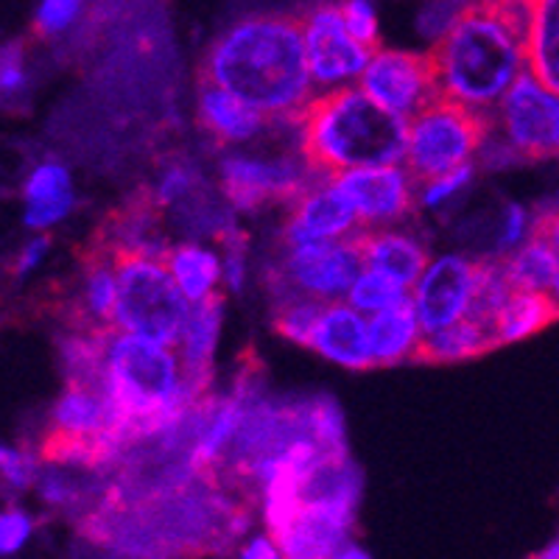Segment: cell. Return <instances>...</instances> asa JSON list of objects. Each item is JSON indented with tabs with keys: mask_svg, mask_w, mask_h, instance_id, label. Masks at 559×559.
Listing matches in <instances>:
<instances>
[{
	"mask_svg": "<svg viewBox=\"0 0 559 559\" xmlns=\"http://www.w3.org/2000/svg\"><path fill=\"white\" fill-rule=\"evenodd\" d=\"M247 526V498L218 478L197 476L143 501L102 503L84 518L82 532L134 559H191L224 551Z\"/></svg>",
	"mask_w": 559,
	"mask_h": 559,
	"instance_id": "1",
	"label": "cell"
},
{
	"mask_svg": "<svg viewBox=\"0 0 559 559\" xmlns=\"http://www.w3.org/2000/svg\"><path fill=\"white\" fill-rule=\"evenodd\" d=\"M216 84L274 121H288L311 98L302 14H249L224 28L199 68Z\"/></svg>",
	"mask_w": 559,
	"mask_h": 559,
	"instance_id": "2",
	"label": "cell"
},
{
	"mask_svg": "<svg viewBox=\"0 0 559 559\" xmlns=\"http://www.w3.org/2000/svg\"><path fill=\"white\" fill-rule=\"evenodd\" d=\"M526 28V0L464 7L428 51L439 93L467 107H496L528 70Z\"/></svg>",
	"mask_w": 559,
	"mask_h": 559,
	"instance_id": "3",
	"label": "cell"
},
{
	"mask_svg": "<svg viewBox=\"0 0 559 559\" xmlns=\"http://www.w3.org/2000/svg\"><path fill=\"white\" fill-rule=\"evenodd\" d=\"M406 123L358 87L308 98L288 118L299 134L302 163L324 179L353 168L394 166L406 157Z\"/></svg>",
	"mask_w": 559,
	"mask_h": 559,
	"instance_id": "4",
	"label": "cell"
},
{
	"mask_svg": "<svg viewBox=\"0 0 559 559\" xmlns=\"http://www.w3.org/2000/svg\"><path fill=\"white\" fill-rule=\"evenodd\" d=\"M102 389L121 417L129 448L168 428L197 403L177 347L118 328L104 338Z\"/></svg>",
	"mask_w": 559,
	"mask_h": 559,
	"instance_id": "5",
	"label": "cell"
},
{
	"mask_svg": "<svg viewBox=\"0 0 559 559\" xmlns=\"http://www.w3.org/2000/svg\"><path fill=\"white\" fill-rule=\"evenodd\" d=\"M115 252L118 274V331L138 333L152 342L177 347L185 322L191 317L188 297L168 266V249L134 247L102 233Z\"/></svg>",
	"mask_w": 559,
	"mask_h": 559,
	"instance_id": "6",
	"label": "cell"
},
{
	"mask_svg": "<svg viewBox=\"0 0 559 559\" xmlns=\"http://www.w3.org/2000/svg\"><path fill=\"white\" fill-rule=\"evenodd\" d=\"M492 123L496 118L489 109L467 107L439 93L423 112L408 118L403 159L412 185L426 188L433 179L471 163L473 154L487 143Z\"/></svg>",
	"mask_w": 559,
	"mask_h": 559,
	"instance_id": "7",
	"label": "cell"
},
{
	"mask_svg": "<svg viewBox=\"0 0 559 559\" xmlns=\"http://www.w3.org/2000/svg\"><path fill=\"white\" fill-rule=\"evenodd\" d=\"M361 272V252L353 238L306 243V247H288L283 263L269 272V288L274 292V299L313 297L331 302L342 294H349Z\"/></svg>",
	"mask_w": 559,
	"mask_h": 559,
	"instance_id": "8",
	"label": "cell"
},
{
	"mask_svg": "<svg viewBox=\"0 0 559 559\" xmlns=\"http://www.w3.org/2000/svg\"><path fill=\"white\" fill-rule=\"evenodd\" d=\"M501 123L507 132V146L526 159L559 157V93L521 73L507 96L501 98Z\"/></svg>",
	"mask_w": 559,
	"mask_h": 559,
	"instance_id": "9",
	"label": "cell"
},
{
	"mask_svg": "<svg viewBox=\"0 0 559 559\" xmlns=\"http://www.w3.org/2000/svg\"><path fill=\"white\" fill-rule=\"evenodd\" d=\"M302 32H306L311 79L324 87L364 73V68L376 53L349 34L342 3H313V7H308L302 12Z\"/></svg>",
	"mask_w": 559,
	"mask_h": 559,
	"instance_id": "10",
	"label": "cell"
},
{
	"mask_svg": "<svg viewBox=\"0 0 559 559\" xmlns=\"http://www.w3.org/2000/svg\"><path fill=\"white\" fill-rule=\"evenodd\" d=\"M361 90L397 112L401 118H414L439 96L433 64L428 53L381 51L378 48L361 73Z\"/></svg>",
	"mask_w": 559,
	"mask_h": 559,
	"instance_id": "11",
	"label": "cell"
},
{
	"mask_svg": "<svg viewBox=\"0 0 559 559\" xmlns=\"http://www.w3.org/2000/svg\"><path fill=\"white\" fill-rule=\"evenodd\" d=\"M306 171L292 159L229 157L222 163V185L238 210H258L272 202H297L308 191Z\"/></svg>",
	"mask_w": 559,
	"mask_h": 559,
	"instance_id": "12",
	"label": "cell"
},
{
	"mask_svg": "<svg viewBox=\"0 0 559 559\" xmlns=\"http://www.w3.org/2000/svg\"><path fill=\"white\" fill-rule=\"evenodd\" d=\"M478 261H467L459 254L439 258L423 272L414 286V308H417L419 331L437 333L448 324L459 322L467 313L476 286Z\"/></svg>",
	"mask_w": 559,
	"mask_h": 559,
	"instance_id": "13",
	"label": "cell"
},
{
	"mask_svg": "<svg viewBox=\"0 0 559 559\" xmlns=\"http://www.w3.org/2000/svg\"><path fill=\"white\" fill-rule=\"evenodd\" d=\"M328 182L353 204L356 218L367 224L397 222L408 216L414 207L412 179L406 171L394 166H372V168H353L331 177Z\"/></svg>",
	"mask_w": 559,
	"mask_h": 559,
	"instance_id": "14",
	"label": "cell"
},
{
	"mask_svg": "<svg viewBox=\"0 0 559 559\" xmlns=\"http://www.w3.org/2000/svg\"><path fill=\"white\" fill-rule=\"evenodd\" d=\"M356 507L338 501H302L274 543L286 559H333L347 540Z\"/></svg>",
	"mask_w": 559,
	"mask_h": 559,
	"instance_id": "15",
	"label": "cell"
},
{
	"mask_svg": "<svg viewBox=\"0 0 559 559\" xmlns=\"http://www.w3.org/2000/svg\"><path fill=\"white\" fill-rule=\"evenodd\" d=\"M356 229V210L324 179L322 188L306 191L294 202V216L286 229V247H306L319 241H338Z\"/></svg>",
	"mask_w": 559,
	"mask_h": 559,
	"instance_id": "16",
	"label": "cell"
},
{
	"mask_svg": "<svg viewBox=\"0 0 559 559\" xmlns=\"http://www.w3.org/2000/svg\"><path fill=\"white\" fill-rule=\"evenodd\" d=\"M222 308L224 297L222 292L207 294L204 299L193 302L191 317L185 322L182 338L177 344V353L182 358L185 383L191 392L193 401L204 397L210 389V378H213V349H216L218 328H222Z\"/></svg>",
	"mask_w": 559,
	"mask_h": 559,
	"instance_id": "17",
	"label": "cell"
},
{
	"mask_svg": "<svg viewBox=\"0 0 559 559\" xmlns=\"http://www.w3.org/2000/svg\"><path fill=\"white\" fill-rule=\"evenodd\" d=\"M308 347L347 369H372L369 324L353 306H324Z\"/></svg>",
	"mask_w": 559,
	"mask_h": 559,
	"instance_id": "18",
	"label": "cell"
},
{
	"mask_svg": "<svg viewBox=\"0 0 559 559\" xmlns=\"http://www.w3.org/2000/svg\"><path fill=\"white\" fill-rule=\"evenodd\" d=\"M349 238L361 252L364 269L389 274L401 286L414 288L426 272V247L414 238L401 236V233H369V229H353Z\"/></svg>",
	"mask_w": 559,
	"mask_h": 559,
	"instance_id": "19",
	"label": "cell"
},
{
	"mask_svg": "<svg viewBox=\"0 0 559 559\" xmlns=\"http://www.w3.org/2000/svg\"><path fill=\"white\" fill-rule=\"evenodd\" d=\"M199 127L216 140L218 146H229L261 132L266 127V115L227 90L199 79Z\"/></svg>",
	"mask_w": 559,
	"mask_h": 559,
	"instance_id": "20",
	"label": "cell"
},
{
	"mask_svg": "<svg viewBox=\"0 0 559 559\" xmlns=\"http://www.w3.org/2000/svg\"><path fill=\"white\" fill-rule=\"evenodd\" d=\"M501 347L492 328L476 322L471 317H462L459 322L448 324L437 333H423L419 342L414 344L408 361L414 364H451L467 361L489 353V349Z\"/></svg>",
	"mask_w": 559,
	"mask_h": 559,
	"instance_id": "21",
	"label": "cell"
},
{
	"mask_svg": "<svg viewBox=\"0 0 559 559\" xmlns=\"http://www.w3.org/2000/svg\"><path fill=\"white\" fill-rule=\"evenodd\" d=\"M417 342L419 319L412 294L401 299L397 306L378 311L369 322V349H372L376 367H392V364L406 361Z\"/></svg>",
	"mask_w": 559,
	"mask_h": 559,
	"instance_id": "22",
	"label": "cell"
},
{
	"mask_svg": "<svg viewBox=\"0 0 559 559\" xmlns=\"http://www.w3.org/2000/svg\"><path fill=\"white\" fill-rule=\"evenodd\" d=\"M528 73L559 93V0H526Z\"/></svg>",
	"mask_w": 559,
	"mask_h": 559,
	"instance_id": "23",
	"label": "cell"
},
{
	"mask_svg": "<svg viewBox=\"0 0 559 559\" xmlns=\"http://www.w3.org/2000/svg\"><path fill=\"white\" fill-rule=\"evenodd\" d=\"M73 185L68 168L59 163H43L34 168L26 182V224L32 229H45L62 222L73 207Z\"/></svg>",
	"mask_w": 559,
	"mask_h": 559,
	"instance_id": "24",
	"label": "cell"
},
{
	"mask_svg": "<svg viewBox=\"0 0 559 559\" xmlns=\"http://www.w3.org/2000/svg\"><path fill=\"white\" fill-rule=\"evenodd\" d=\"M559 319V306L548 292H526L515 288L503 302L501 313L496 319L498 344L521 342L532 333L543 331Z\"/></svg>",
	"mask_w": 559,
	"mask_h": 559,
	"instance_id": "25",
	"label": "cell"
},
{
	"mask_svg": "<svg viewBox=\"0 0 559 559\" xmlns=\"http://www.w3.org/2000/svg\"><path fill=\"white\" fill-rule=\"evenodd\" d=\"M503 269L512 288H526V292L551 294L554 280H557V258H554L551 243L537 233H532L521 247L503 258Z\"/></svg>",
	"mask_w": 559,
	"mask_h": 559,
	"instance_id": "26",
	"label": "cell"
},
{
	"mask_svg": "<svg viewBox=\"0 0 559 559\" xmlns=\"http://www.w3.org/2000/svg\"><path fill=\"white\" fill-rule=\"evenodd\" d=\"M168 266L191 302H199L218 288V258L197 243H179L168 249Z\"/></svg>",
	"mask_w": 559,
	"mask_h": 559,
	"instance_id": "27",
	"label": "cell"
},
{
	"mask_svg": "<svg viewBox=\"0 0 559 559\" xmlns=\"http://www.w3.org/2000/svg\"><path fill=\"white\" fill-rule=\"evenodd\" d=\"M408 297V288L401 286L397 280H392L389 274L376 272V269H364L358 274V280L349 288V306L356 311L378 313L383 308L397 306L401 299Z\"/></svg>",
	"mask_w": 559,
	"mask_h": 559,
	"instance_id": "28",
	"label": "cell"
},
{
	"mask_svg": "<svg viewBox=\"0 0 559 559\" xmlns=\"http://www.w3.org/2000/svg\"><path fill=\"white\" fill-rule=\"evenodd\" d=\"M324 306H328L324 299L313 297L277 299V308H274V328H277V333L292 338V342L308 344L319 317H322Z\"/></svg>",
	"mask_w": 559,
	"mask_h": 559,
	"instance_id": "29",
	"label": "cell"
},
{
	"mask_svg": "<svg viewBox=\"0 0 559 559\" xmlns=\"http://www.w3.org/2000/svg\"><path fill=\"white\" fill-rule=\"evenodd\" d=\"M342 14L349 34H353L358 43L367 45V48L378 51V17L372 3H369V0H344Z\"/></svg>",
	"mask_w": 559,
	"mask_h": 559,
	"instance_id": "30",
	"label": "cell"
},
{
	"mask_svg": "<svg viewBox=\"0 0 559 559\" xmlns=\"http://www.w3.org/2000/svg\"><path fill=\"white\" fill-rule=\"evenodd\" d=\"M26 87V59L20 45L0 51V98H14Z\"/></svg>",
	"mask_w": 559,
	"mask_h": 559,
	"instance_id": "31",
	"label": "cell"
},
{
	"mask_svg": "<svg viewBox=\"0 0 559 559\" xmlns=\"http://www.w3.org/2000/svg\"><path fill=\"white\" fill-rule=\"evenodd\" d=\"M82 0H43L37 12V32L51 37V34L64 32L76 20Z\"/></svg>",
	"mask_w": 559,
	"mask_h": 559,
	"instance_id": "32",
	"label": "cell"
},
{
	"mask_svg": "<svg viewBox=\"0 0 559 559\" xmlns=\"http://www.w3.org/2000/svg\"><path fill=\"white\" fill-rule=\"evenodd\" d=\"M32 534V521L20 509L0 512V554H14L23 548V543Z\"/></svg>",
	"mask_w": 559,
	"mask_h": 559,
	"instance_id": "33",
	"label": "cell"
},
{
	"mask_svg": "<svg viewBox=\"0 0 559 559\" xmlns=\"http://www.w3.org/2000/svg\"><path fill=\"white\" fill-rule=\"evenodd\" d=\"M0 476L7 478L12 487L23 489L34 481V462L26 453L14 451V448L0 445Z\"/></svg>",
	"mask_w": 559,
	"mask_h": 559,
	"instance_id": "34",
	"label": "cell"
},
{
	"mask_svg": "<svg viewBox=\"0 0 559 559\" xmlns=\"http://www.w3.org/2000/svg\"><path fill=\"white\" fill-rule=\"evenodd\" d=\"M473 177V166L471 163H464V166L453 168L451 174H445V177L433 179V182H428L426 188H423V202L426 204H439L445 202V199H451L453 193L459 191V188H464V185L471 182Z\"/></svg>",
	"mask_w": 559,
	"mask_h": 559,
	"instance_id": "35",
	"label": "cell"
},
{
	"mask_svg": "<svg viewBox=\"0 0 559 559\" xmlns=\"http://www.w3.org/2000/svg\"><path fill=\"white\" fill-rule=\"evenodd\" d=\"M532 233H537V236L546 238L554 249V258H557V280H554L551 297H554V302L559 306V204L557 207H546V210H540V213H534Z\"/></svg>",
	"mask_w": 559,
	"mask_h": 559,
	"instance_id": "36",
	"label": "cell"
},
{
	"mask_svg": "<svg viewBox=\"0 0 559 559\" xmlns=\"http://www.w3.org/2000/svg\"><path fill=\"white\" fill-rule=\"evenodd\" d=\"M532 224L534 216H528V210L521 207V204H509L507 210V224H503L501 233V243L498 247L507 252V249H515L518 243L526 241L532 236Z\"/></svg>",
	"mask_w": 559,
	"mask_h": 559,
	"instance_id": "37",
	"label": "cell"
},
{
	"mask_svg": "<svg viewBox=\"0 0 559 559\" xmlns=\"http://www.w3.org/2000/svg\"><path fill=\"white\" fill-rule=\"evenodd\" d=\"M48 247H51V241L48 238H34L32 243H28L23 252H20V261H17V274L23 277V274H28L32 269H37V263L43 261L45 252H48Z\"/></svg>",
	"mask_w": 559,
	"mask_h": 559,
	"instance_id": "38",
	"label": "cell"
},
{
	"mask_svg": "<svg viewBox=\"0 0 559 559\" xmlns=\"http://www.w3.org/2000/svg\"><path fill=\"white\" fill-rule=\"evenodd\" d=\"M43 498L51 503H70L73 501V487L64 478L48 476L43 481Z\"/></svg>",
	"mask_w": 559,
	"mask_h": 559,
	"instance_id": "39",
	"label": "cell"
},
{
	"mask_svg": "<svg viewBox=\"0 0 559 559\" xmlns=\"http://www.w3.org/2000/svg\"><path fill=\"white\" fill-rule=\"evenodd\" d=\"M241 559H280V554L266 537H258V540H252L247 548H243Z\"/></svg>",
	"mask_w": 559,
	"mask_h": 559,
	"instance_id": "40",
	"label": "cell"
},
{
	"mask_svg": "<svg viewBox=\"0 0 559 559\" xmlns=\"http://www.w3.org/2000/svg\"><path fill=\"white\" fill-rule=\"evenodd\" d=\"M333 559H369L367 554L361 551V548H356V546H342L338 548V554Z\"/></svg>",
	"mask_w": 559,
	"mask_h": 559,
	"instance_id": "41",
	"label": "cell"
},
{
	"mask_svg": "<svg viewBox=\"0 0 559 559\" xmlns=\"http://www.w3.org/2000/svg\"><path fill=\"white\" fill-rule=\"evenodd\" d=\"M528 559H559V537L554 543H548L540 554H534V557H528Z\"/></svg>",
	"mask_w": 559,
	"mask_h": 559,
	"instance_id": "42",
	"label": "cell"
},
{
	"mask_svg": "<svg viewBox=\"0 0 559 559\" xmlns=\"http://www.w3.org/2000/svg\"><path fill=\"white\" fill-rule=\"evenodd\" d=\"M467 7H492V3H503V0H462Z\"/></svg>",
	"mask_w": 559,
	"mask_h": 559,
	"instance_id": "43",
	"label": "cell"
}]
</instances>
